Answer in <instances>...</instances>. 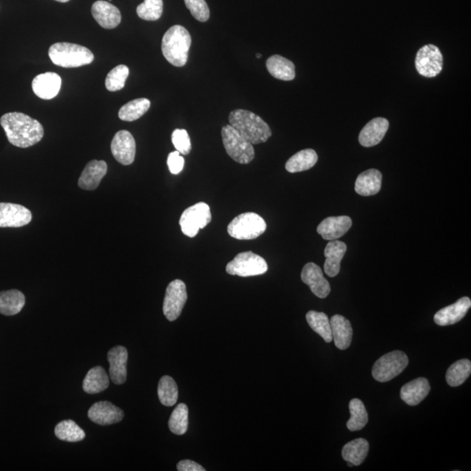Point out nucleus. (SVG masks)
<instances>
[{"mask_svg":"<svg viewBox=\"0 0 471 471\" xmlns=\"http://www.w3.org/2000/svg\"><path fill=\"white\" fill-rule=\"evenodd\" d=\"M470 306L471 301L470 298L459 299L452 305L438 311L435 315L434 321L435 324L441 326L454 325L465 317Z\"/></svg>","mask_w":471,"mask_h":471,"instance_id":"nucleus-16","label":"nucleus"},{"mask_svg":"<svg viewBox=\"0 0 471 471\" xmlns=\"http://www.w3.org/2000/svg\"><path fill=\"white\" fill-rule=\"evenodd\" d=\"M430 391L429 381L421 377L404 385L400 389V398L410 406H416L426 398Z\"/></svg>","mask_w":471,"mask_h":471,"instance_id":"nucleus-24","label":"nucleus"},{"mask_svg":"<svg viewBox=\"0 0 471 471\" xmlns=\"http://www.w3.org/2000/svg\"><path fill=\"white\" fill-rule=\"evenodd\" d=\"M346 463H348V467H353V463H351V462H346Z\"/></svg>","mask_w":471,"mask_h":471,"instance_id":"nucleus-46","label":"nucleus"},{"mask_svg":"<svg viewBox=\"0 0 471 471\" xmlns=\"http://www.w3.org/2000/svg\"><path fill=\"white\" fill-rule=\"evenodd\" d=\"M301 279L318 298L325 299L329 295L331 291L329 283L324 278L321 267L316 264L309 263L304 266Z\"/></svg>","mask_w":471,"mask_h":471,"instance_id":"nucleus-14","label":"nucleus"},{"mask_svg":"<svg viewBox=\"0 0 471 471\" xmlns=\"http://www.w3.org/2000/svg\"><path fill=\"white\" fill-rule=\"evenodd\" d=\"M256 56L258 57V58H261V56H261L260 53H257V56Z\"/></svg>","mask_w":471,"mask_h":471,"instance_id":"nucleus-47","label":"nucleus"},{"mask_svg":"<svg viewBox=\"0 0 471 471\" xmlns=\"http://www.w3.org/2000/svg\"><path fill=\"white\" fill-rule=\"evenodd\" d=\"M350 414L351 418L346 423V427L350 431H359L367 425L368 422V411L365 405L359 399H353L349 403Z\"/></svg>","mask_w":471,"mask_h":471,"instance_id":"nucleus-35","label":"nucleus"},{"mask_svg":"<svg viewBox=\"0 0 471 471\" xmlns=\"http://www.w3.org/2000/svg\"><path fill=\"white\" fill-rule=\"evenodd\" d=\"M415 63L419 75L426 78H433L442 72L443 56L437 46L426 45L419 49Z\"/></svg>","mask_w":471,"mask_h":471,"instance_id":"nucleus-11","label":"nucleus"},{"mask_svg":"<svg viewBox=\"0 0 471 471\" xmlns=\"http://www.w3.org/2000/svg\"><path fill=\"white\" fill-rule=\"evenodd\" d=\"M150 108V101L146 98L135 99L124 105L119 111V118L124 122H134L145 115Z\"/></svg>","mask_w":471,"mask_h":471,"instance_id":"nucleus-33","label":"nucleus"},{"mask_svg":"<svg viewBox=\"0 0 471 471\" xmlns=\"http://www.w3.org/2000/svg\"><path fill=\"white\" fill-rule=\"evenodd\" d=\"M229 123L252 145L266 143L271 136L269 125L259 115L249 110L232 111L229 115Z\"/></svg>","mask_w":471,"mask_h":471,"instance_id":"nucleus-2","label":"nucleus"},{"mask_svg":"<svg viewBox=\"0 0 471 471\" xmlns=\"http://www.w3.org/2000/svg\"><path fill=\"white\" fill-rule=\"evenodd\" d=\"M135 151V141L130 132L120 130L115 134L111 143V152L116 161L123 165H132Z\"/></svg>","mask_w":471,"mask_h":471,"instance_id":"nucleus-13","label":"nucleus"},{"mask_svg":"<svg viewBox=\"0 0 471 471\" xmlns=\"http://www.w3.org/2000/svg\"><path fill=\"white\" fill-rule=\"evenodd\" d=\"M110 387V377L101 367L90 369L83 381V390L88 394L93 395L106 390Z\"/></svg>","mask_w":471,"mask_h":471,"instance_id":"nucleus-28","label":"nucleus"},{"mask_svg":"<svg viewBox=\"0 0 471 471\" xmlns=\"http://www.w3.org/2000/svg\"><path fill=\"white\" fill-rule=\"evenodd\" d=\"M369 443L367 440L358 438L346 443L342 449V457L346 462L353 463V466H359L368 457Z\"/></svg>","mask_w":471,"mask_h":471,"instance_id":"nucleus-30","label":"nucleus"},{"mask_svg":"<svg viewBox=\"0 0 471 471\" xmlns=\"http://www.w3.org/2000/svg\"><path fill=\"white\" fill-rule=\"evenodd\" d=\"M171 140L179 153L186 155L192 151V142H190L188 132L185 130H174Z\"/></svg>","mask_w":471,"mask_h":471,"instance_id":"nucleus-42","label":"nucleus"},{"mask_svg":"<svg viewBox=\"0 0 471 471\" xmlns=\"http://www.w3.org/2000/svg\"><path fill=\"white\" fill-rule=\"evenodd\" d=\"M0 124L9 143L19 147L33 146L44 136L41 123L22 113H7L0 118Z\"/></svg>","mask_w":471,"mask_h":471,"instance_id":"nucleus-1","label":"nucleus"},{"mask_svg":"<svg viewBox=\"0 0 471 471\" xmlns=\"http://www.w3.org/2000/svg\"><path fill=\"white\" fill-rule=\"evenodd\" d=\"M88 415L92 422L103 426L118 423L124 418L123 411L110 402L93 404Z\"/></svg>","mask_w":471,"mask_h":471,"instance_id":"nucleus-15","label":"nucleus"},{"mask_svg":"<svg viewBox=\"0 0 471 471\" xmlns=\"http://www.w3.org/2000/svg\"><path fill=\"white\" fill-rule=\"evenodd\" d=\"M408 365L407 354L402 351H393L381 356L373 365L372 375L379 383H387L405 371Z\"/></svg>","mask_w":471,"mask_h":471,"instance_id":"nucleus-7","label":"nucleus"},{"mask_svg":"<svg viewBox=\"0 0 471 471\" xmlns=\"http://www.w3.org/2000/svg\"><path fill=\"white\" fill-rule=\"evenodd\" d=\"M91 11L93 19L105 29H114L122 21V14L118 7L104 0L93 3Z\"/></svg>","mask_w":471,"mask_h":471,"instance_id":"nucleus-17","label":"nucleus"},{"mask_svg":"<svg viewBox=\"0 0 471 471\" xmlns=\"http://www.w3.org/2000/svg\"><path fill=\"white\" fill-rule=\"evenodd\" d=\"M108 165L105 161L93 160L85 167L79 179V187L86 190L97 189L100 182L107 174Z\"/></svg>","mask_w":471,"mask_h":471,"instance_id":"nucleus-22","label":"nucleus"},{"mask_svg":"<svg viewBox=\"0 0 471 471\" xmlns=\"http://www.w3.org/2000/svg\"><path fill=\"white\" fill-rule=\"evenodd\" d=\"M470 373L471 362L470 360L463 359L455 361L447 371V383L450 387L461 386L469 378Z\"/></svg>","mask_w":471,"mask_h":471,"instance_id":"nucleus-34","label":"nucleus"},{"mask_svg":"<svg viewBox=\"0 0 471 471\" xmlns=\"http://www.w3.org/2000/svg\"><path fill=\"white\" fill-rule=\"evenodd\" d=\"M163 11L162 0H144L139 5L136 13L139 18L147 21H158L161 18Z\"/></svg>","mask_w":471,"mask_h":471,"instance_id":"nucleus-40","label":"nucleus"},{"mask_svg":"<svg viewBox=\"0 0 471 471\" xmlns=\"http://www.w3.org/2000/svg\"><path fill=\"white\" fill-rule=\"evenodd\" d=\"M222 139L229 157L240 165H247L255 157L252 144L228 124L222 128Z\"/></svg>","mask_w":471,"mask_h":471,"instance_id":"nucleus-5","label":"nucleus"},{"mask_svg":"<svg viewBox=\"0 0 471 471\" xmlns=\"http://www.w3.org/2000/svg\"><path fill=\"white\" fill-rule=\"evenodd\" d=\"M128 358V350L122 346H115L108 353L110 378L115 384H123L127 380Z\"/></svg>","mask_w":471,"mask_h":471,"instance_id":"nucleus-20","label":"nucleus"},{"mask_svg":"<svg viewBox=\"0 0 471 471\" xmlns=\"http://www.w3.org/2000/svg\"><path fill=\"white\" fill-rule=\"evenodd\" d=\"M333 340L337 348L346 350L351 345L353 328L351 323L344 316L336 314L330 320Z\"/></svg>","mask_w":471,"mask_h":471,"instance_id":"nucleus-23","label":"nucleus"},{"mask_svg":"<svg viewBox=\"0 0 471 471\" xmlns=\"http://www.w3.org/2000/svg\"><path fill=\"white\" fill-rule=\"evenodd\" d=\"M352 224L348 216L329 217L321 222L317 232L326 240H336L349 231Z\"/></svg>","mask_w":471,"mask_h":471,"instance_id":"nucleus-19","label":"nucleus"},{"mask_svg":"<svg viewBox=\"0 0 471 471\" xmlns=\"http://www.w3.org/2000/svg\"><path fill=\"white\" fill-rule=\"evenodd\" d=\"M381 182H383V175L379 170L375 169L366 170L357 177L354 190L361 196H373L380 192Z\"/></svg>","mask_w":471,"mask_h":471,"instance_id":"nucleus-26","label":"nucleus"},{"mask_svg":"<svg viewBox=\"0 0 471 471\" xmlns=\"http://www.w3.org/2000/svg\"><path fill=\"white\" fill-rule=\"evenodd\" d=\"M306 318L310 328L321 336L326 343L333 341L332 329L328 315L320 311H310L306 314Z\"/></svg>","mask_w":471,"mask_h":471,"instance_id":"nucleus-32","label":"nucleus"},{"mask_svg":"<svg viewBox=\"0 0 471 471\" xmlns=\"http://www.w3.org/2000/svg\"><path fill=\"white\" fill-rule=\"evenodd\" d=\"M189 408L185 403L177 405L169 420V428L175 435H182L188 430Z\"/></svg>","mask_w":471,"mask_h":471,"instance_id":"nucleus-38","label":"nucleus"},{"mask_svg":"<svg viewBox=\"0 0 471 471\" xmlns=\"http://www.w3.org/2000/svg\"><path fill=\"white\" fill-rule=\"evenodd\" d=\"M389 123L383 118L371 120L361 131L359 142L361 145L371 147L377 145L384 138L388 130Z\"/></svg>","mask_w":471,"mask_h":471,"instance_id":"nucleus-21","label":"nucleus"},{"mask_svg":"<svg viewBox=\"0 0 471 471\" xmlns=\"http://www.w3.org/2000/svg\"><path fill=\"white\" fill-rule=\"evenodd\" d=\"M32 219V212L24 206L0 202V227H22L29 224Z\"/></svg>","mask_w":471,"mask_h":471,"instance_id":"nucleus-12","label":"nucleus"},{"mask_svg":"<svg viewBox=\"0 0 471 471\" xmlns=\"http://www.w3.org/2000/svg\"><path fill=\"white\" fill-rule=\"evenodd\" d=\"M54 432L58 438L65 442H81L86 437L84 430L72 420H66L58 423Z\"/></svg>","mask_w":471,"mask_h":471,"instance_id":"nucleus-36","label":"nucleus"},{"mask_svg":"<svg viewBox=\"0 0 471 471\" xmlns=\"http://www.w3.org/2000/svg\"><path fill=\"white\" fill-rule=\"evenodd\" d=\"M188 294L186 285L180 279L170 282L166 289L165 301H163V314L167 320L175 321L180 316L185 306Z\"/></svg>","mask_w":471,"mask_h":471,"instance_id":"nucleus-10","label":"nucleus"},{"mask_svg":"<svg viewBox=\"0 0 471 471\" xmlns=\"http://www.w3.org/2000/svg\"><path fill=\"white\" fill-rule=\"evenodd\" d=\"M268 270L266 261L252 252H241L227 266L229 275L239 277H252L266 274Z\"/></svg>","mask_w":471,"mask_h":471,"instance_id":"nucleus-8","label":"nucleus"},{"mask_svg":"<svg viewBox=\"0 0 471 471\" xmlns=\"http://www.w3.org/2000/svg\"><path fill=\"white\" fill-rule=\"evenodd\" d=\"M268 72L271 76L280 81H290L295 78L294 62L280 56H272L266 61Z\"/></svg>","mask_w":471,"mask_h":471,"instance_id":"nucleus-27","label":"nucleus"},{"mask_svg":"<svg viewBox=\"0 0 471 471\" xmlns=\"http://www.w3.org/2000/svg\"><path fill=\"white\" fill-rule=\"evenodd\" d=\"M211 221L212 213L209 206L205 202H197L185 209L182 214L179 224L185 235L194 237L197 235L200 229H204Z\"/></svg>","mask_w":471,"mask_h":471,"instance_id":"nucleus-9","label":"nucleus"},{"mask_svg":"<svg viewBox=\"0 0 471 471\" xmlns=\"http://www.w3.org/2000/svg\"><path fill=\"white\" fill-rule=\"evenodd\" d=\"M128 76H130V69L125 65H119L113 68L108 73L106 81H105L106 88L110 92L120 90L125 86Z\"/></svg>","mask_w":471,"mask_h":471,"instance_id":"nucleus-39","label":"nucleus"},{"mask_svg":"<svg viewBox=\"0 0 471 471\" xmlns=\"http://www.w3.org/2000/svg\"><path fill=\"white\" fill-rule=\"evenodd\" d=\"M318 155L314 150L307 149L296 153L286 163V170L290 173L302 172L316 165Z\"/></svg>","mask_w":471,"mask_h":471,"instance_id":"nucleus-31","label":"nucleus"},{"mask_svg":"<svg viewBox=\"0 0 471 471\" xmlns=\"http://www.w3.org/2000/svg\"><path fill=\"white\" fill-rule=\"evenodd\" d=\"M177 470L179 471H205L197 462L192 460H182L177 463Z\"/></svg>","mask_w":471,"mask_h":471,"instance_id":"nucleus-44","label":"nucleus"},{"mask_svg":"<svg viewBox=\"0 0 471 471\" xmlns=\"http://www.w3.org/2000/svg\"><path fill=\"white\" fill-rule=\"evenodd\" d=\"M158 397L162 405L172 407L178 399V388L172 377L162 376L158 384Z\"/></svg>","mask_w":471,"mask_h":471,"instance_id":"nucleus-37","label":"nucleus"},{"mask_svg":"<svg viewBox=\"0 0 471 471\" xmlns=\"http://www.w3.org/2000/svg\"><path fill=\"white\" fill-rule=\"evenodd\" d=\"M56 1L61 2V3H67V2L70 1V0H56Z\"/></svg>","mask_w":471,"mask_h":471,"instance_id":"nucleus-45","label":"nucleus"},{"mask_svg":"<svg viewBox=\"0 0 471 471\" xmlns=\"http://www.w3.org/2000/svg\"><path fill=\"white\" fill-rule=\"evenodd\" d=\"M187 9L190 11L192 16L200 22L208 21L209 9L205 0H185Z\"/></svg>","mask_w":471,"mask_h":471,"instance_id":"nucleus-41","label":"nucleus"},{"mask_svg":"<svg viewBox=\"0 0 471 471\" xmlns=\"http://www.w3.org/2000/svg\"><path fill=\"white\" fill-rule=\"evenodd\" d=\"M25 295L18 290H9L0 293V314L6 316L21 313L25 306Z\"/></svg>","mask_w":471,"mask_h":471,"instance_id":"nucleus-29","label":"nucleus"},{"mask_svg":"<svg viewBox=\"0 0 471 471\" xmlns=\"http://www.w3.org/2000/svg\"><path fill=\"white\" fill-rule=\"evenodd\" d=\"M266 229V222L258 214H240L228 225V233L239 240H252L262 235Z\"/></svg>","mask_w":471,"mask_h":471,"instance_id":"nucleus-6","label":"nucleus"},{"mask_svg":"<svg viewBox=\"0 0 471 471\" xmlns=\"http://www.w3.org/2000/svg\"><path fill=\"white\" fill-rule=\"evenodd\" d=\"M185 162V158L182 157L177 150L171 152L169 155L168 160H167L169 170L174 175L182 172V170H184Z\"/></svg>","mask_w":471,"mask_h":471,"instance_id":"nucleus-43","label":"nucleus"},{"mask_svg":"<svg viewBox=\"0 0 471 471\" xmlns=\"http://www.w3.org/2000/svg\"><path fill=\"white\" fill-rule=\"evenodd\" d=\"M192 36L182 26H173L167 31L162 41V52L165 59L175 67L182 68L188 61Z\"/></svg>","mask_w":471,"mask_h":471,"instance_id":"nucleus-3","label":"nucleus"},{"mask_svg":"<svg viewBox=\"0 0 471 471\" xmlns=\"http://www.w3.org/2000/svg\"><path fill=\"white\" fill-rule=\"evenodd\" d=\"M346 244L341 241L333 240L326 244L325 249L326 262L324 270L326 275L333 278L341 271V262L346 252Z\"/></svg>","mask_w":471,"mask_h":471,"instance_id":"nucleus-25","label":"nucleus"},{"mask_svg":"<svg viewBox=\"0 0 471 471\" xmlns=\"http://www.w3.org/2000/svg\"><path fill=\"white\" fill-rule=\"evenodd\" d=\"M33 90L38 98L51 100L56 97L61 87V78L56 73H45L34 78Z\"/></svg>","mask_w":471,"mask_h":471,"instance_id":"nucleus-18","label":"nucleus"},{"mask_svg":"<svg viewBox=\"0 0 471 471\" xmlns=\"http://www.w3.org/2000/svg\"><path fill=\"white\" fill-rule=\"evenodd\" d=\"M48 56L53 64L61 68H79L91 64L95 56L83 46L60 42L50 46Z\"/></svg>","mask_w":471,"mask_h":471,"instance_id":"nucleus-4","label":"nucleus"}]
</instances>
